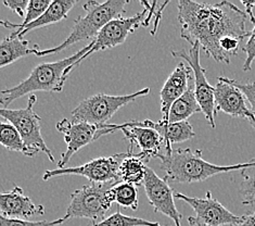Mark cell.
<instances>
[{
	"label": "cell",
	"mask_w": 255,
	"mask_h": 226,
	"mask_svg": "<svg viewBox=\"0 0 255 226\" xmlns=\"http://www.w3.org/2000/svg\"><path fill=\"white\" fill-rule=\"evenodd\" d=\"M242 180L239 193L242 197V204L246 206L255 205V172L250 173V169L242 170Z\"/></svg>",
	"instance_id": "obj_27"
},
{
	"label": "cell",
	"mask_w": 255,
	"mask_h": 226,
	"mask_svg": "<svg viewBox=\"0 0 255 226\" xmlns=\"http://www.w3.org/2000/svg\"><path fill=\"white\" fill-rule=\"evenodd\" d=\"M50 3H51L50 0H29L28 7L26 9V16L24 17L22 23L16 24L9 21H1V24L5 27L15 28V32L12 33L10 36L11 37H17V36L21 34L22 30L25 28L28 24L33 23L34 21L37 20L38 17H40L45 13L48 7L50 5Z\"/></svg>",
	"instance_id": "obj_24"
},
{
	"label": "cell",
	"mask_w": 255,
	"mask_h": 226,
	"mask_svg": "<svg viewBox=\"0 0 255 226\" xmlns=\"http://www.w3.org/2000/svg\"><path fill=\"white\" fill-rule=\"evenodd\" d=\"M76 0H56V1H51L45 13L33 23L28 24L17 37L24 38V36L28 32H32L36 28L51 25V24H56L65 20L68 17L69 12L76 4Z\"/></svg>",
	"instance_id": "obj_19"
},
{
	"label": "cell",
	"mask_w": 255,
	"mask_h": 226,
	"mask_svg": "<svg viewBox=\"0 0 255 226\" xmlns=\"http://www.w3.org/2000/svg\"><path fill=\"white\" fill-rule=\"evenodd\" d=\"M143 187L149 203L153 207L154 211L171 219L175 226H181L180 221L183 219V215L176 208L174 191L169 186L165 177L161 179L152 169L148 167Z\"/></svg>",
	"instance_id": "obj_14"
},
{
	"label": "cell",
	"mask_w": 255,
	"mask_h": 226,
	"mask_svg": "<svg viewBox=\"0 0 255 226\" xmlns=\"http://www.w3.org/2000/svg\"><path fill=\"white\" fill-rule=\"evenodd\" d=\"M172 56L175 58H181L189 63L193 72L194 88H196V97L201 107L202 113L208 121L211 127L215 128V117L217 109L215 105V87L210 85L206 78V70L200 63V45H191L189 51L172 50Z\"/></svg>",
	"instance_id": "obj_12"
},
{
	"label": "cell",
	"mask_w": 255,
	"mask_h": 226,
	"mask_svg": "<svg viewBox=\"0 0 255 226\" xmlns=\"http://www.w3.org/2000/svg\"><path fill=\"white\" fill-rule=\"evenodd\" d=\"M65 222V219H58L56 221H28L21 219H8L0 217V226H57Z\"/></svg>",
	"instance_id": "obj_28"
},
{
	"label": "cell",
	"mask_w": 255,
	"mask_h": 226,
	"mask_svg": "<svg viewBox=\"0 0 255 226\" xmlns=\"http://www.w3.org/2000/svg\"><path fill=\"white\" fill-rule=\"evenodd\" d=\"M242 4L245 5L246 13L249 17H250L251 23L255 25V15L253 13V8L255 7V1H242Z\"/></svg>",
	"instance_id": "obj_32"
},
{
	"label": "cell",
	"mask_w": 255,
	"mask_h": 226,
	"mask_svg": "<svg viewBox=\"0 0 255 226\" xmlns=\"http://www.w3.org/2000/svg\"><path fill=\"white\" fill-rule=\"evenodd\" d=\"M150 88L145 87L136 93L122 96L97 94L90 96L78 103L72 111L74 122H85L93 125L108 124L107 122L117 113L121 108L135 101L137 98L147 96Z\"/></svg>",
	"instance_id": "obj_6"
},
{
	"label": "cell",
	"mask_w": 255,
	"mask_h": 226,
	"mask_svg": "<svg viewBox=\"0 0 255 226\" xmlns=\"http://www.w3.org/2000/svg\"><path fill=\"white\" fill-rule=\"evenodd\" d=\"M129 123L133 126L150 127L159 132L165 139L166 145V155H169L173 151L172 146L174 144H179L188 142L196 137V133L193 131V126L188 121L177 122V123H166L164 121L153 122L151 120L143 121H129Z\"/></svg>",
	"instance_id": "obj_18"
},
{
	"label": "cell",
	"mask_w": 255,
	"mask_h": 226,
	"mask_svg": "<svg viewBox=\"0 0 255 226\" xmlns=\"http://www.w3.org/2000/svg\"><path fill=\"white\" fill-rule=\"evenodd\" d=\"M230 82H232L236 87H238L242 93H244L246 99L249 105H250L251 111L253 112L255 117V82L254 83H241L236 81V79L230 78Z\"/></svg>",
	"instance_id": "obj_30"
},
{
	"label": "cell",
	"mask_w": 255,
	"mask_h": 226,
	"mask_svg": "<svg viewBox=\"0 0 255 226\" xmlns=\"http://www.w3.org/2000/svg\"><path fill=\"white\" fill-rule=\"evenodd\" d=\"M127 4H128L127 0H108L102 3L98 1L86 2L83 5L85 14L80 15L75 20L69 37L59 46L40 50L36 53V57H46L61 52L78 41L97 37V35L109 22L125 13Z\"/></svg>",
	"instance_id": "obj_4"
},
{
	"label": "cell",
	"mask_w": 255,
	"mask_h": 226,
	"mask_svg": "<svg viewBox=\"0 0 255 226\" xmlns=\"http://www.w3.org/2000/svg\"><path fill=\"white\" fill-rule=\"evenodd\" d=\"M28 0H3V4L11 11L15 12L21 17H25V11L28 7Z\"/></svg>",
	"instance_id": "obj_31"
},
{
	"label": "cell",
	"mask_w": 255,
	"mask_h": 226,
	"mask_svg": "<svg viewBox=\"0 0 255 226\" xmlns=\"http://www.w3.org/2000/svg\"><path fill=\"white\" fill-rule=\"evenodd\" d=\"M119 183H89L76 189L70 196V205L63 217L65 221L69 219H89L93 223L103 221L114 204L112 188Z\"/></svg>",
	"instance_id": "obj_5"
},
{
	"label": "cell",
	"mask_w": 255,
	"mask_h": 226,
	"mask_svg": "<svg viewBox=\"0 0 255 226\" xmlns=\"http://www.w3.org/2000/svg\"><path fill=\"white\" fill-rule=\"evenodd\" d=\"M214 87L217 111H223L234 118H245L248 121L254 117L247 105L248 101L244 93L230 82V78L218 77Z\"/></svg>",
	"instance_id": "obj_15"
},
{
	"label": "cell",
	"mask_w": 255,
	"mask_h": 226,
	"mask_svg": "<svg viewBox=\"0 0 255 226\" xmlns=\"http://www.w3.org/2000/svg\"><path fill=\"white\" fill-rule=\"evenodd\" d=\"M126 154L127 152H122L111 157H100L80 167L48 170L42 175V180L48 181L56 176L80 175L86 177L89 183L122 182L120 177V167Z\"/></svg>",
	"instance_id": "obj_11"
},
{
	"label": "cell",
	"mask_w": 255,
	"mask_h": 226,
	"mask_svg": "<svg viewBox=\"0 0 255 226\" xmlns=\"http://www.w3.org/2000/svg\"><path fill=\"white\" fill-rule=\"evenodd\" d=\"M88 226H163L157 222L148 221L141 218L128 217L118 210L114 215L105 219L99 223H92Z\"/></svg>",
	"instance_id": "obj_26"
},
{
	"label": "cell",
	"mask_w": 255,
	"mask_h": 226,
	"mask_svg": "<svg viewBox=\"0 0 255 226\" xmlns=\"http://www.w3.org/2000/svg\"><path fill=\"white\" fill-rule=\"evenodd\" d=\"M36 102H37V97L33 94L28 97L26 108L17 110L2 108L0 110V115L19 131L24 143L28 148L38 152H44L51 162H54L52 152L48 148L41 136V119L33 109Z\"/></svg>",
	"instance_id": "obj_7"
},
{
	"label": "cell",
	"mask_w": 255,
	"mask_h": 226,
	"mask_svg": "<svg viewBox=\"0 0 255 226\" xmlns=\"http://www.w3.org/2000/svg\"><path fill=\"white\" fill-rule=\"evenodd\" d=\"M192 76L193 72L191 68H188L181 61L172 72V74L167 77L160 91L162 121L168 123L169 111H171L172 106L186 93Z\"/></svg>",
	"instance_id": "obj_16"
},
{
	"label": "cell",
	"mask_w": 255,
	"mask_h": 226,
	"mask_svg": "<svg viewBox=\"0 0 255 226\" xmlns=\"http://www.w3.org/2000/svg\"><path fill=\"white\" fill-rule=\"evenodd\" d=\"M137 188V186L128 184V183H119L112 188L114 203H117L119 207L128 208V209L136 211L139 206Z\"/></svg>",
	"instance_id": "obj_25"
},
{
	"label": "cell",
	"mask_w": 255,
	"mask_h": 226,
	"mask_svg": "<svg viewBox=\"0 0 255 226\" xmlns=\"http://www.w3.org/2000/svg\"><path fill=\"white\" fill-rule=\"evenodd\" d=\"M112 131H122L127 140H129V145L140 148L138 157L147 163L150 159H160L166 152L165 139L161 134L150 127L133 126L129 121L123 124H111Z\"/></svg>",
	"instance_id": "obj_13"
},
{
	"label": "cell",
	"mask_w": 255,
	"mask_h": 226,
	"mask_svg": "<svg viewBox=\"0 0 255 226\" xmlns=\"http://www.w3.org/2000/svg\"><path fill=\"white\" fill-rule=\"evenodd\" d=\"M249 122H250V124L255 128V117H253L252 119L249 120Z\"/></svg>",
	"instance_id": "obj_34"
},
{
	"label": "cell",
	"mask_w": 255,
	"mask_h": 226,
	"mask_svg": "<svg viewBox=\"0 0 255 226\" xmlns=\"http://www.w3.org/2000/svg\"><path fill=\"white\" fill-rule=\"evenodd\" d=\"M198 112H202L201 107L196 97V88H194V77L192 76L189 81V86L186 93L179 99L174 102L169 111L168 123H177L189 119L191 115Z\"/></svg>",
	"instance_id": "obj_20"
},
{
	"label": "cell",
	"mask_w": 255,
	"mask_h": 226,
	"mask_svg": "<svg viewBox=\"0 0 255 226\" xmlns=\"http://www.w3.org/2000/svg\"><path fill=\"white\" fill-rule=\"evenodd\" d=\"M160 161L161 169L165 172L167 181L185 184L203 182L221 173L255 168V160L234 166H216L204 160L201 149L192 150L190 148H173L171 154L163 155Z\"/></svg>",
	"instance_id": "obj_2"
},
{
	"label": "cell",
	"mask_w": 255,
	"mask_h": 226,
	"mask_svg": "<svg viewBox=\"0 0 255 226\" xmlns=\"http://www.w3.org/2000/svg\"><path fill=\"white\" fill-rule=\"evenodd\" d=\"M57 131L64 135L66 150L61 155V160L58 163V169L66 168L78 150L86 147L98 138L111 134L110 123L103 125H93L85 122H74L68 119L59 121L56 124Z\"/></svg>",
	"instance_id": "obj_10"
},
{
	"label": "cell",
	"mask_w": 255,
	"mask_h": 226,
	"mask_svg": "<svg viewBox=\"0 0 255 226\" xmlns=\"http://www.w3.org/2000/svg\"><path fill=\"white\" fill-rule=\"evenodd\" d=\"M241 49L247 54V58H246L244 66H242V70L245 72H248L252 69V63L255 60V25L250 32V36H249L246 45L242 47Z\"/></svg>",
	"instance_id": "obj_29"
},
{
	"label": "cell",
	"mask_w": 255,
	"mask_h": 226,
	"mask_svg": "<svg viewBox=\"0 0 255 226\" xmlns=\"http://www.w3.org/2000/svg\"><path fill=\"white\" fill-rule=\"evenodd\" d=\"M0 210L1 216L8 219L27 220L34 216L45 215V207L34 204L19 186L13 187L9 192L1 193Z\"/></svg>",
	"instance_id": "obj_17"
},
{
	"label": "cell",
	"mask_w": 255,
	"mask_h": 226,
	"mask_svg": "<svg viewBox=\"0 0 255 226\" xmlns=\"http://www.w3.org/2000/svg\"><path fill=\"white\" fill-rule=\"evenodd\" d=\"M94 46V40L86 47H84L73 56L56 62H48L38 64L24 81L16 86L1 90L2 108H5L11 102L21 98V97L36 93V91H47V93H61L66 81V70L70 66L78 62L85 54L88 53Z\"/></svg>",
	"instance_id": "obj_3"
},
{
	"label": "cell",
	"mask_w": 255,
	"mask_h": 226,
	"mask_svg": "<svg viewBox=\"0 0 255 226\" xmlns=\"http://www.w3.org/2000/svg\"><path fill=\"white\" fill-rule=\"evenodd\" d=\"M177 8L181 38L191 45L199 44L206 56L216 62L230 63V58L220 47L224 37L242 41L250 36L246 29L247 13L229 1L211 4L179 0Z\"/></svg>",
	"instance_id": "obj_1"
},
{
	"label": "cell",
	"mask_w": 255,
	"mask_h": 226,
	"mask_svg": "<svg viewBox=\"0 0 255 226\" xmlns=\"http://www.w3.org/2000/svg\"><path fill=\"white\" fill-rule=\"evenodd\" d=\"M147 168L148 166H145V162L138 157V154H133V147L129 145L126 157L120 167L121 181L137 187L141 186L145 179Z\"/></svg>",
	"instance_id": "obj_22"
},
{
	"label": "cell",
	"mask_w": 255,
	"mask_h": 226,
	"mask_svg": "<svg viewBox=\"0 0 255 226\" xmlns=\"http://www.w3.org/2000/svg\"><path fill=\"white\" fill-rule=\"evenodd\" d=\"M147 13L148 9L144 7L142 12L137 13L130 17H117V19L109 22L107 25L103 27L99 34L97 35L96 39L94 40V46L88 53L72 66L66 70V76L70 75V73L75 70L78 65H80L83 61L92 56L95 52H98L100 50L110 49V48H114L117 46L122 45L125 42L126 38L128 37V35L132 34L137 28L144 25V22L147 20Z\"/></svg>",
	"instance_id": "obj_8"
},
{
	"label": "cell",
	"mask_w": 255,
	"mask_h": 226,
	"mask_svg": "<svg viewBox=\"0 0 255 226\" xmlns=\"http://www.w3.org/2000/svg\"><path fill=\"white\" fill-rule=\"evenodd\" d=\"M175 197L185 201L196 212V216L188 218L189 226H237L242 221V217L226 209L211 192L206 193L204 198L189 197L180 193L175 194Z\"/></svg>",
	"instance_id": "obj_9"
},
{
	"label": "cell",
	"mask_w": 255,
	"mask_h": 226,
	"mask_svg": "<svg viewBox=\"0 0 255 226\" xmlns=\"http://www.w3.org/2000/svg\"><path fill=\"white\" fill-rule=\"evenodd\" d=\"M39 46L28 47V41L20 37H11L9 35L0 44V68H4L19 59L39 52Z\"/></svg>",
	"instance_id": "obj_21"
},
{
	"label": "cell",
	"mask_w": 255,
	"mask_h": 226,
	"mask_svg": "<svg viewBox=\"0 0 255 226\" xmlns=\"http://www.w3.org/2000/svg\"><path fill=\"white\" fill-rule=\"evenodd\" d=\"M237 226H255V211L249 215L242 216V221Z\"/></svg>",
	"instance_id": "obj_33"
},
{
	"label": "cell",
	"mask_w": 255,
	"mask_h": 226,
	"mask_svg": "<svg viewBox=\"0 0 255 226\" xmlns=\"http://www.w3.org/2000/svg\"><path fill=\"white\" fill-rule=\"evenodd\" d=\"M0 143L8 150L21 152L26 157H34L38 154V151L27 147L19 131L9 122L3 121L0 124Z\"/></svg>",
	"instance_id": "obj_23"
}]
</instances>
